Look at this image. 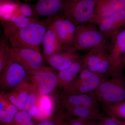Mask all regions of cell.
Wrapping results in <instances>:
<instances>
[{
	"label": "cell",
	"instance_id": "obj_27",
	"mask_svg": "<svg viewBox=\"0 0 125 125\" xmlns=\"http://www.w3.org/2000/svg\"><path fill=\"white\" fill-rule=\"evenodd\" d=\"M67 117L63 111H59L48 118L39 121L36 125H61Z\"/></svg>",
	"mask_w": 125,
	"mask_h": 125
},
{
	"label": "cell",
	"instance_id": "obj_20",
	"mask_svg": "<svg viewBox=\"0 0 125 125\" xmlns=\"http://www.w3.org/2000/svg\"><path fill=\"white\" fill-rule=\"evenodd\" d=\"M65 113L68 115L83 118L88 120H102L105 116L104 115L98 105L92 106L79 107L66 110Z\"/></svg>",
	"mask_w": 125,
	"mask_h": 125
},
{
	"label": "cell",
	"instance_id": "obj_5",
	"mask_svg": "<svg viewBox=\"0 0 125 125\" xmlns=\"http://www.w3.org/2000/svg\"><path fill=\"white\" fill-rule=\"evenodd\" d=\"M108 77L96 73L84 67L72 83L63 89L59 96H65L94 93Z\"/></svg>",
	"mask_w": 125,
	"mask_h": 125
},
{
	"label": "cell",
	"instance_id": "obj_31",
	"mask_svg": "<svg viewBox=\"0 0 125 125\" xmlns=\"http://www.w3.org/2000/svg\"><path fill=\"white\" fill-rule=\"evenodd\" d=\"M11 104L7 98L5 93L1 92L0 94V111L6 109Z\"/></svg>",
	"mask_w": 125,
	"mask_h": 125
},
{
	"label": "cell",
	"instance_id": "obj_14",
	"mask_svg": "<svg viewBox=\"0 0 125 125\" xmlns=\"http://www.w3.org/2000/svg\"><path fill=\"white\" fill-rule=\"evenodd\" d=\"M52 23L61 43L71 45L76 25L62 14L54 16Z\"/></svg>",
	"mask_w": 125,
	"mask_h": 125
},
{
	"label": "cell",
	"instance_id": "obj_10",
	"mask_svg": "<svg viewBox=\"0 0 125 125\" xmlns=\"http://www.w3.org/2000/svg\"><path fill=\"white\" fill-rule=\"evenodd\" d=\"M80 58L72 46L62 44L57 52L45 61L51 67L59 72L68 68Z\"/></svg>",
	"mask_w": 125,
	"mask_h": 125
},
{
	"label": "cell",
	"instance_id": "obj_12",
	"mask_svg": "<svg viewBox=\"0 0 125 125\" xmlns=\"http://www.w3.org/2000/svg\"><path fill=\"white\" fill-rule=\"evenodd\" d=\"M125 9V0H96L93 17L90 22L96 25L101 21Z\"/></svg>",
	"mask_w": 125,
	"mask_h": 125
},
{
	"label": "cell",
	"instance_id": "obj_6",
	"mask_svg": "<svg viewBox=\"0 0 125 125\" xmlns=\"http://www.w3.org/2000/svg\"><path fill=\"white\" fill-rule=\"evenodd\" d=\"M96 0H66L61 14L76 26L90 22L93 17Z\"/></svg>",
	"mask_w": 125,
	"mask_h": 125
},
{
	"label": "cell",
	"instance_id": "obj_7",
	"mask_svg": "<svg viewBox=\"0 0 125 125\" xmlns=\"http://www.w3.org/2000/svg\"><path fill=\"white\" fill-rule=\"evenodd\" d=\"M10 58L21 65L30 74L44 66L41 53L29 48H11Z\"/></svg>",
	"mask_w": 125,
	"mask_h": 125
},
{
	"label": "cell",
	"instance_id": "obj_25",
	"mask_svg": "<svg viewBox=\"0 0 125 125\" xmlns=\"http://www.w3.org/2000/svg\"><path fill=\"white\" fill-rule=\"evenodd\" d=\"M8 39L4 36L0 41V73L6 66L10 57V50Z\"/></svg>",
	"mask_w": 125,
	"mask_h": 125
},
{
	"label": "cell",
	"instance_id": "obj_16",
	"mask_svg": "<svg viewBox=\"0 0 125 125\" xmlns=\"http://www.w3.org/2000/svg\"><path fill=\"white\" fill-rule=\"evenodd\" d=\"M32 88L28 78L17 87L6 93L7 98L19 111L24 110L26 101Z\"/></svg>",
	"mask_w": 125,
	"mask_h": 125
},
{
	"label": "cell",
	"instance_id": "obj_33",
	"mask_svg": "<svg viewBox=\"0 0 125 125\" xmlns=\"http://www.w3.org/2000/svg\"><path fill=\"white\" fill-rule=\"evenodd\" d=\"M35 120H36L34 119L33 120L26 121L25 122H23L22 123H21V124L17 125H36L37 123H36Z\"/></svg>",
	"mask_w": 125,
	"mask_h": 125
},
{
	"label": "cell",
	"instance_id": "obj_13",
	"mask_svg": "<svg viewBox=\"0 0 125 125\" xmlns=\"http://www.w3.org/2000/svg\"><path fill=\"white\" fill-rule=\"evenodd\" d=\"M58 107L60 111H66L79 107L92 106L98 105L94 93L60 96Z\"/></svg>",
	"mask_w": 125,
	"mask_h": 125
},
{
	"label": "cell",
	"instance_id": "obj_4",
	"mask_svg": "<svg viewBox=\"0 0 125 125\" xmlns=\"http://www.w3.org/2000/svg\"><path fill=\"white\" fill-rule=\"evenodd\" d=\"M82 58L84 67L93 72L108 77L119 69L108 52L104 48L92 49Z\"/></svg>",
	"mask_w": 125,
	"mask_h": 125
},
{
	"label": "cell",
	"instance_id": "obj_19",
	"mask_svg": "<svg viewBox=\"0 0 125 125\" xmlns=\"http://www.w3.org/2000/svg\"><path fill=\"white\" fill-rule=\"evenodd\" d=\"M110 40L108 52L120 69L125 56V28Z\"/></svg>",
	"mask_w": 125,
	"mask_h": 125
},
{
	"label": "cell",
	"instance_id": "obj_1",
	"mask_svg": "<svg viewBox=\"0 0 125 125\" xmlns=\"http://www.w3.org/2000/svg\"><path fill=\"white\" fill-rule=\"evenodd\" d=\"M54 16L31 22L9 36L7 38L12 47L31 48L41 53L40 45Z\"/></svg>",
	"mask_w": 125,
	"mask_h": 125
},
{
	"label": "cell",
	"instance_id": "obj_37",
	"mask_svg": "<svg viewBox=\"0 0 125 125\" xmlns=\"http://www.w3.org/2000/svg\"><path fill=\"white\" fill-rule=\"evenodd\" d=\"M67 121H64L63 123L61 125H67Z\"/></svg>",
	"mask_w": 125,
	"mask_h": 125
},
{
	"label": "cell",
	"instance_id": "obj_2",
	"mask_svg": "<svg viewBox=\"0 0 125 125\" xmlns=\"http://www.w3.org/2000/svg\"><path fill=\"white\" fill-rule=\"evenodd\" d=\"M97 26L91 22L76 26L71 46L77 51L101 48L108 52L110 42L104 37Z\"/></svg>",
	"mask_w": 125,
	"mask_h": 125
},
{
	"label": "cell",
	"instance_id": "obj_34",
	"mask_svg": "<svg viewBox=\"0 0 125 125\" xmlns=\"http://www.w3.org/2000/svg\"><path fill=\"white\" fill-rule=\"evenodd\" d=\"M90 125H103L102 121L100 120L99 122H92V123Z\"/></svg>",
	"mask_w": 125,
	"mask_h": 125
},
{
	"label": "cell",
	"instance_id": "obj_18",
	"mask_svg": "<svg viewBox=\"0 0 125 125\" xmlns=\"http://www.w3.org/2000/svg\"><path fill=\"white\" fill-rule=\"evenodd\" d=\"M84 67L83 58L81 57L68 68L58 72L57 88L62 91L70 84L77 78Z\"/></svg>",
	"mask_w": 125,
	"mask_h": 125
},
{
	"label": "cell",
	"instance_id": "obj_23",
	"mask_svg": "<svg viewBox=\"0 0 125 125\" xmlns=\"http://www.w3.org/2000/svg\"><path fill=\"white\" fill-rule=\"evenodd\" d=\"M104 112L108 116L125 119V101L113 104H101Z\"/></svg>",
	"mask_w": 125,
	"mask_h": 125
},
{
	"label": "cell",
	"instance_id": "obj_36",
	"mask_svg": "<svg viewBox=\"0 0 125 125\" xmlns=\"http://www.w3.org/2000/svg\"><path fill=\"white\" fill-rule=\"evenodd\" d=\"M10 0L15 2H19L20 1V0Z\"/></svg>",
	"mask_w": 125,
	"mask_h": 125
},
{
	"label": "cell",
	"instance_id": "obj_38",
	"mask_svg": "<svg viewBox=\"0 0 125 125\" xmlns=\"http://www.w3.org/2000/svg\"><path fill=\"white\" fill-rule=\"evenodd\" d=\"M32 0H20V1H24L25 2H28Z\"/></svg>",
	"mask_w": 125,
	"mask_h": 125
},
{
	"label": "cell",
	"instance_id": "obj_8",
	"mask_svg": "<svg viewBox=\"0 0 125 125\" xmlns=\"http://www.w3.org/2000/svg\"><path fill=\"white\" fill-rule=\"evenodd\" d=\"M28 78L41 94H49L58 87V72L52 67L44 66Z\"/></svg>",
	"mask_w": 125,
	"mask_h": 125
},
{
	"label": "cell",
	"instance_id": "obj_15",
	"mask_svg": "<svg viewBox=\"0 0 125 125\" xmlns=\"http://www.w3.org/2000/svg\"><path fill=\"white\" fill-rule=\"evenodd\" d=\"M66 0H37L32 6L33 18L53 16L62 13Z\"/></svg>",
	"mask_w": 125,
	"mask_h": 125
},
{
	"label": "cell",
	"instance_id": "obj_29",
	"mask_svg": "<svg viewBox=\"0 0 125 125\" xmlns=\"http://www.w3.org/2000/svg\"><path fill=\"white\" fill-rule=\"evenodd\" d=\"M34 119L33 117L29 112L25 111H19L16 114L12 123V125H17L26 121Z\"/></svg>",
	"mask_w": 125,
	"mask_h": 125
},
{
	"label": "cell",
	"instance_id": "obj_26",
	"mask_svg": "<svg viewBox=\"0 0 125 125\" xmlns=\"http://www.w3.org/2000/svg\"><path fill=\"white\" fill-rule=\"evenodd\" d=\"M19 110L15 106L11 104L5 110L0 111V121L1 123L10 124Z\"/></svg>",
	"mask_w": 125,
	"mask_h": 125
},
{
	"label": "cell",
	"instance_id": "obj_35",
	"mask_svg": "<svg viewBox=\"0 0 125 125\" xmlns=\"http://www.w3.org/2000/svg\"><path fill=\"white\" fill-rule=\"evenodd\" d=\"M125 56L123 58V61H122V64L121 65L120 69H123V68L125 67Z\"/></svg>",
	"mask_w": 125,
	"mask_h": 125
},
{
	"label": "cell",
	"instance_id": "obj_40",
	"mask_svg": "<svg viewBox=\"0 0 125 125\" xmlns=\"http://www.w3.org/2000/svg\"><path fill=\"white\" fill-rule=\"evenodd\" d=\"M124 125H125V122H124Z\"/></svg>",
	"mask_w": 125,
	"mask_h": 125
},
{
	"label": "cell",
	"instance_id": "obj_39",
	"mask_svg": "<svg viewBox=\"0 0 125 125\" xmlns=\"http://www.w3.org/2000/svg\"><path fill=\"white\" fill-rule=\"evenodd\" d=\"M0 125H12L11 124H4V123H1Z\"/></svg>",
	"mask_w": 125,
	"mask_h": 125
},
{
	"label": "cell",
	"instance_id": "obj_3",
	"mask_svg": "<svg viewBox=\"0 0 125 125\" xmlns=\"http://www.w3.org/2000/svg\"><path fill=\"white\" fill-rule=\"evenodd\" d=\"M111 77L101 83L94 92L97 101L101 104L125 101V76L123 69L117 70Z\"/></svg>",
	"mask_w": 125,
	"mask_h": 125
},
{
	"label": "cell",
	"instance_id": "obj_11",
	"mask_svg": "<svg viewBox=\"0 0 125 125\" xmlns=\"http://www.w3.org/2000/svg\"><path fill=\"white\" fill-rule=\"evenodd\" d=\"M97 25L105 38L111 40L125 28V9L105 18Z\"/></svg>",
	"mask_w": 125,
	"mask_h": 125
},
{
	"label": "cell",
	"instance_id": "obj_32",
	"mask_svg": "<svg viewBox=\"0 0 125 125\" xmlns=\"http://www.w3.org/2000/svg\"><path fill=\"white\" fill-rule=\"evenodd\" d=\"M92 122L83 118H76L67 121V125H90Z\"/></svg>",
	"mask_w": 125,
	"mask_h": 125
},
{
	"label": "cell",
	"instance_id": "obj_28",
	"mask_svg": "<svg viewBox=\"0 0 125 125\" xmlns=\"http://www.w3.org/2000/svg\"><path fill=\"white\" fill-rule=\"evenodd\" d=\"M16 15L22 16L27 18H33L32 6L26 3H18V8L14 16Z\"/></svg>",
	"mask_w": 125,
	"mask_h": 125
},
{
	"label": "cell",
	"instance_id": "obj_17",
	"mask_svg": "<svg viewBox=\"0 0 125 125\" xmlns=\"http://www.w3.org/2000/svg\"><path fill=\"white\" fill-rule=\"evenodd\" d=\"M42 44L45 60L55 54L62 46L52 22L47 30L43 39Z\"/></svg>",
	"mask_w": 125,
	"mask_h": 125
},
{
	"label": "cell",
	"instance_id": "obj_21",
	"mask_svg": "<svg viewBox=\"0 0 125 125\" xmlns=\"http://www.w3.org/2000/svg\"><path fill=\"white\" fill-rule=\"evenodd\" d=\"M38 20L35 18L16 15L12 16L6 20L1 21L4 36L8 38L9 36L27 26L30 23Z\"/></svg>",
	"mask_w": 125,
	"mask_h": 125
},
{
	"label": "cell",
	"instance_id": "obj_22",
	"mask_svg": "<svg viewBox=\"0 0 125 125\" xmlns=\"http://www.w3.org/2000/svg\"><path fill=\"white\" fill-rule=\"evenodd\" d=\"M37 107L38 115L35 120L39 121L48 118L54 115L56 109L53 98L49 94H40L38 100Z\"/></svg>",
	"mask_w": 125,
	"mask_h": 125
},
{
	"label": "cell",
	"instance_id": "obj_9",
	"mask_svg": "<svg viewBox=\"0 0 125 125\" xmlns=\"http://www.w3.org/2000/svg\"><path fill=\"white\" fill-rule=\"evenodd\" d=\"M27 71L21 65L10 58L0 73V87L1 92L10 90L19 85L28 78Z\"/></svg>",
	"mask_w": 125,
	"mask_h": 125
},
{
	"label": "cell",
	"instance_id": "obj_24",
	"mask_svg": "<svg viewBox=\"0 0 125 125\" xmlns=\"http://www.w3.org/2000/svg\"><path fill=\"white\" fill-rule=\"evenodd\" d=\"M40 94L37 90L32 85V88L25 104L24 110L29 112L35 120L38 115L37 103Z\"/></svg>",
	"mask_w": 125,
	"mask_h": 125
},
{
	"label": "cell",
	"instance_id": "obj_30",
	"mask_svg": "<svg viewBox=\"0 0 125 125\" xmlns=\"http://www.w3.org/2000/svg\"><path fill=\"white\" fill-rule=\"evenodd\" d=\"M101 121L103 125H124V122L108 116H105Z\"/></svg>",
	"mask_w": 125,
	"mask_h": 125
}]
</instances>
